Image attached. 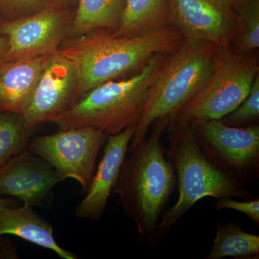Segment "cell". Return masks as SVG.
Wrapping results in <instances>:
<instances>
[{
	"label": "cell",
	"mask_w": 259,
	"mask_h": 259,
	"mask_svg": "<svg viewBox=\"0 0 259 259\" xmlns=\"http://www.w3.org/2000/svg\"><path fill=\"white\" fill-rule=\"evenodd\" d=\"M3 235L19 237L54 252L61 258H77L74 253L61 248L54 238V228L50 223L26 204L0 210V236Z\"/></svg>",
	"instance_id": "cell-15"
},
{
	"label": "cell",
	"mask_w": 259,
	"mask_h": 259,
	"mask_svg": "<svg viewBox=\"0 0 259 259\" xmlns=\"http://www.w3.org/2000/svg\"><path fill=\"white\" fill-rule=\"evenodd\" d=\"M75 10L46 6L27 18L0 23V35L8 38L4 62L50 56L68 38Z\"/></svg>",
	"instance_id": "cell-8"
},
{
	"label": "cell",
	"mask_w": 259,
	"mask_h": 259,
	"mask_svg": "<svg viewBox=\"0 0 259 259\" xmlns=\"http://www.w3.org/2000/svg\"><path fill=\"white\" fill-rule=\"evenodd\" d=\"M32 132L23 115L0 112V166L27 149Z\"/></svg>",
	"instance_id": "cell-19"
},
{
	"label": "cell",
	"mask_w": 259,
	"mask_h": 259,
	"mask_svg": "<svg viewBox=\"0 0 259 259\" xmlns=\"http://www.w3.org/2000/svg\"><path fill=\"white\" fill-rule=\"evenodd\" d=\"M219 1H221L223 4L229 7L235 11L237 8L241 4L243 0H219Z\"/></svg>",
	"instance_id": "cell-27"
},
{
	"label": "cell",
	"mask_w": 259,
	"mask_h": 259,
	"mask_svg": "<svg viewBox=\"0 0 259 259\" xmlns=\"http://www.w3.org/2000/svg\"><path fill=\"white\" fill-rule=\"evenodd\" d=\"M79 0H45L46 6L61 7L75 10Z\"/></svg>",
	"instance_id": "cell-24"
},
{
	"label": "cell",
	"mask_w": 259,
	"mask_h": 259,
	"mask_svg": "<svg viewBox=\"0 0 259 259\" xmlns=\"http://www.w3.org/2000/svg\"><path fill=\"white\" fill-rule=\"evenodd\" d=\"M214 206L217 210L226 208L243 213L253 222L259 224V199L238 202L232 199V197H226L218 199L217 202H214Z\"/></svg>",
	"instance_id": "cell-23"
},
{
	"label": "cell",
	"mask_w": 259,
	"mask_h": 259,
	"mask_svg": "<svg viewBox=\"0 0 259 259\" xmlns=\"http://www.w3.org/2000/svg\"><path fill=\"white\" fill-rule=\"evenodd\" d=\"M235 51L246 54L259 47V0H243L235 10Z\"/></svg>",
	"instance_id": "cell-20"
},
{
	"label": "cell",
	"mask_w": 259,
	"mask_h": 259,
	"mask_svg": "<svg viewBox=\"0 0 259 259\" xmlns=\"http://www.w3.org/2000/svg\"><path fill=\"white\" fill-rule=\"evenodd\" d=\"M2 22V20H1V19H0V23H1Z\"/></svg>",
	"instance_id": "cell-28"
},
{
	"label": "cell",
	"mask_w": 259,
	"mask_h": 259,
	"mask_svg": "<svg viewBox=\"0 0 259 259\" xmlns=\"http://www.w3.org/2000/svg\"><path fill=\"white\" fill-rule=\"evenodd\" d=\"M107 135L92 127L60 130L29 141L27 149L47 162L64 180L77 181L86 193L95 172L96 160Z\"/></svg>",
	"instance_id": "cell-7"
},
{
	"label": "cell",
	"mask_w": 259,
	"mask_h": 259,
	"mask_svg": "<svg viewBox=\"0 0 259 259\" xmlns=\"http://www.w3.org/2000/svg\"><path fill=\"white\" fill-rule=\"evenodd\" d=\"M258 69L255 56L232 51L229 44L218 46L203 88L170 117L169 131L226 117L248 96Z\"/></svg>",
	"instance_id": "cell-6"
},
{
	"label": "cell",
	"mask_w": 259,
	"mask_h": 259,
	"mask_svg": "<svg viewBox=\"0 0 259 259\" xmlns=\"http://www.w3.org/2000/svg\"><path fill=\"white\" fill-rule=\"evenodd\" d=\"M199 147L207 158L224 171L244 180L258 169L259 127H232L210 120L193 127Z\"/></svg>",
	"instance_id": "cell-9"
},
{
	"label": "cell",
	"mask_w": 259,
	"mask_h": 259,
	"mask_svg": "<svg viewBox=\"0 0 259 259\" xmlns=\"http://www.w3.org/2000/svg\"><path fill=\"white\" fill-rule=\"evenodd\" d=\"M183 40L172 25L127 37L97 30L66 38L58 52L72 61L77 71V102L98 85L141 71L156 54H171Z\"/></svg>",
	"instance_id": "cell-1"
},
{
	"label": "cell",
	"mask_w": 259,
	"mask_h": 259,
	"mask_svg": "<svg viewBox=\"0 0 259 259\" xmlns=\"http://www.w3.org/2000/svg\"><path fill=\"white\" fill-rule=\"evenodd\" d=\"M77 71L72 61L59 52L49 58L23 117L29 128H35L69 110L76 102Z\"/></svg>",
	"instance_id": "cell-10"
},
{
	"label": "cell",
	"mask_w": 259,
	"mask_h": 259,
	"mask_svg": "<svg viewBox=\"0 0 259 259\" xmlns=\"http://www.w3.org/2000/svg\"><path fill=\"white\" fill-rule=\"evenodd\" d=\"M64 180L47 162L25 149L0 166V195L33 207L41 205L53 187Z\"/></svg>",
	"instance_id": "cell-12"
},
{
	"label": "cell",
	"mask_w": 259,
	"mask_h": 259,
	"mask_svg": "<svg viewBox=\"0 0 259 259\" xmlns=\"http://www.w3.org/2000/svg\"><path fill=\"white\" fill-rule=\"evenodd\" d=\"M259 254V236L246 233L235 223H218L217 233L209 255L205 259L251 258Z\"/></svg>",
	"instance_id": "cell-18"
},
{
	"label": "cell",
	"mask_w": 259,
	"mask_h": 259,
	"mask_svg": "<svg viewBox=\"0 0 259 259\" xmlns=\"http://www.w3.org/2000/svg\"><path fill=\"white\" fill-rule=\"evenodd\" d=\"M170 25L166 0H125L117 37H133Z\"/></svg>",
	"instance_id": "cell-17"
},
{
	"label": "cell",
	"mask_w": 259,
	"mask_h": 259,
	"mask_svg": "<svg viewBox=\"0 0 259 259\" xmlns=\"http://www.w3.org/2000/svg\"><path fill=\"white\" fill-rule=\"evenodd\" d=\"M168 118L154 122L153 131L132 148L112 193L119 196L124 212L137 227L140 239L156 243L158 221L175 190V167L164 154L161 135Z\"/></svg>",
	"instance_id": "cell-2"
},
{
	"label": "cell",
	"mask_w": 259,
	"mask_h": 259,
	"mask_svg": "<svg viewBox=\"0 0 259 259\" xmlns=\"http://www.w3.org/2000/svg\"><path fill=\"white\" fill-rule=\"evenodd\" d=\"M170 24L187 42L229 44L236 13L219 0H166Z\"/></svg>",
	"instance_id": "cell-11"
},
{
	"label": "cell",
	"mask_w": 259,
	"mask_h": 259,
	"mask_svg": "<svg viewBox=\"0 0 259 259\" xmlns=\"http://www.w3.org/2000/svg\"><path fill=\"white\" fill-rule=\"evenodd\" d=\"M17 204V201L15 199L3 198L0 197V210L5 208V207H15Z\"/></svg>",
	"instance_id": "cell-26"
},
{
	"label": "cell",
	"mask_w": 259,
	"mask_h": 259,
	"mask_svg": "<svg viewBox=\"0 0 259 259\" xmlns=\"http://www.w3.org/2000/svg\"><path fill=\"white\" fill-rule=\"evenodd\" d=\"M51 56L0 64V112L23 114Z\"/></svg>",
	"instance_id": "cell-14"
},
{
	"label": "cell",
	"mask_w": 259,
	"mask_h": 259,
	"mask_svg": "<svg viewBox=\"0 0 259 259\" xmlns=\"http://www.w3.org/2000/svg\"><path fill=\"white\" fill-rule=\"evenodd\" d=\"M218 47L212 42L183 40L167 58L150 87L144 111L135 126L131 149L146 139L156 121L169 119L203 88Z\"/></svg>",
	"instance_id": "cell-5"
},
{
	"label": "cell",
	"mask_w": 259,
	"mask_h": 259,
	"mask_svg": "<svg viewBox=\"0 0 259 259\" xmlns=\"http://www.w3.org/2000/svg\"><path fill=\"white\" fill-rule=\"evenodd\" d=\"M259 117V77L255 78L246 98L236 110L221 119L223 123L236 127L255 120Z\"/></svg>",
	"instance_id": "cell-21"
},
{
	"label": "cell",
	"mask_w": 259,
	"mask_h": 259,
	"mask_svg": "<svg viewBox=\"0 0 259 259\" xmlns=\"http://www.w3.org/2000/svg\"><path fill=\"white\" fill-rule=\"evenodd\" d=\"M7 51H8V38L0 35V64L4 63Z\"/></svg>",
	"instance_id": "cell-25"
},
{
	"label": "cell",
	"mask_w": 259,
	"mask_h": 259,
	"mask_svg": "<svg viewBox=\"0 0 259 259\" xmlns=\"http://www.w3.org/2000/svg\"><path fill=\"white\" fill-rule=\"evenodd\" d=\"M125 3V0H79L68 38L97 30L115 32Z\"/></svg>",
	"instance_id": "cell-16"
},
{
	"label": "cell",
	"mask_w": 259,
	"mask_h": 259,
	"mask_svg": "<svg viewBox=\"0 0 259 259\" xmlns=\"http://www.w3.org/2000/svg\"><path fill=\"white\" fill-rule=\"evenodd\" d=\"M134 130L135 125H131L120 134L110 135L107 138L96 173L94 175L84 198L75 209L76 217L89 220H98L102 217L118 180Z\"/></svg>",
	"instance_id": "cell-13"
},
{
	"label": "cell",
	"mask_w": 259,
	"mask_h": 259,
	"mask_svg": "<svg viewBox=\"0 0 259 259\" xmlns=\"http://www.w3.org/2000/svg\"><path fill=\"white\" fill-rule=\"evenodd\" d=\"M45 7V0H0V19L2 22L15 21L35 14Z\"/></svg>",
	"instance_id": "cell-22"
},
{
	"label": "cell",
	"mask_w": 259,
	"mask_h": 259,
	"mask_svg": "<svg viewBox=\"0 0 259 259\" xmlns=\"http://www.w3.org/2000/svg\"><path fill=\"white\" fill-rule=\"evenodd\" d=\"M171 133L168 155L177 171L179 197L158 223L156 241L164 238L171 226L204 197H251L239 179L209 161L199 147L192 127Z\"/></svg>",
	"instance_id": "cell-4"
},
{
	"label": "cell",
	"mask_w": 259,
	"mask_h": 259,
	"mask_svg": "<svg viewBox=\"0 0 259 259\" xmlns=\"http://www.w3.org/2000/svg\"><path fill=\"white\" fill-rule=\"evenodd\" d=\"M168 54H157L132 77L95 87L51 121L59 130L92 127L107 136L136 126L144 111L148 91Z\"/></svg>",
	"instance_id": "cell-3"
}]
</instances>
